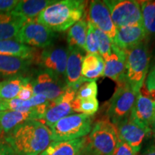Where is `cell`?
<instances>
[{"mask_svg": "<svg viewBox=\"0 0 155 155\" xmlns=\"http://www.w3.org/2000/svg\"><path fill=\"white\" fill-rule=\"evenodd\" d=\"M5 141L16 155H39L51 143V131L41 121L29 120L7 134Z\"/></svg>", "mask_w": 155, "mask_h": 155, "instance_id": "obj_1", "label": "cell"}, {"mask_svg": "<svg viewBox=\"0 0 155 155\" xmlns=\"http://www.w3.org/2000/svg\"><path fill=\"white\" fill-rule=\"evenodd\" d=\"M86 2L81 0L56 1L36 17V21L53 32H63L81 19L86 12Z\"/></svg>", "mask_w": 155, "mask_h": 155, "instance_id": "obj_2", "label": "cell"}, {"mask_svg": "<svg viewBox=\"0 0 155 155\" xmlns=\"http://www.w3.org/2000/svg\"><path fill=\"white\" fill-rule=\"evenodd\" d=\"M119 139L117 126L106 118L94 124L86 144L93 155H112Z\"/></svg>", "mask_w": 155, "mask_h": 155, "instance_id": "obj_3", "label": "cell"}, {"mask_svg": "<svg viewBox=\"0 0 155 155\" xmlns=\"http://www.w3.org/2000/svg\"><path fill=\"white\" fill-rule=\"evenodd\" d=\"M126 81L136 92H140L148 72L150 55L145 42L126 50Z\"/></svg>", "mask_w": 155, "mask_h": 155, "instance_id": "obj_4", "label": "cell"}, {"mask_svg": "<svg viewBox=\"0 0 155 155\" xmlns=\"http://www.w3.org/2000/svg\"><path fill=\"white\" fill-rule=\"evenodd\" d=\"M92 116L71 114L50 127L52 141H71L86 137L92 129Z\"/></svg>", "mask_w": 155, "mask_h": 155, "instance_id": "obj_5", "label": "cell"}, {"mask_svg": "<svg viewBox=\"0 0 155 155\" xmlns=\"http://www.w3.org/2000/svg\"><path fill=\"white\" fill-rule=\"evenodd\" d=\"M117 84L106 111L108 119L116 125L129 117L139 93L136 92L126 81Z\"/></svg>", "mask_w": 155, "mask_h": 155, "instance_id": "obj_6", "label": "cell"}, {"mask_svg": "<svg viewBox=\"0 0 155 155\" xmlns=\"http://www.w3.org/2000/svg\"><path fill=\"white\" fill-rule=\"evenodd\" d=\"M116 28L143 25L140 2L134 0L104 1Z\"/></svg>", "mask_w": 155, "mask_h": 155, "instance_id": "obj_7", "label": "cell"}, {"mask_svg": "<svg viewBox=\"0 0 155 155\" xmlns=\"http://www.w3.org/2000/svg\"><path fill=\"white\" fill-rule=\"evenodd\" d=\"M55 32L40 24L36 19L28 20L19 30L16 40L31 47L48 48L56 38Z\"/></svg>", "mask_w": 155, "mask_h": 155, "instance_id": "obj_8", "label": "cell"}, {"mask_svg": "<svg viewBox=\"0 0 155 155\" xmlns=\"http://www.w3.org/2000/svg\"><path fill=\"white\" fill-rule=\"evenodd\" d=\"M34 95H41L50 102L57 99L68 88L66 83H63L59 75L47 70L40 71L35 78L32 81Z\"/></svg>", "mask_w": 155, "mask_h": 155, "instance_id": "obj_9", "label": "cell"}, {"mask_svg": "<svg viewBox=\"0 0 155 155\" xmlns=\"http://www.w3.org/2000/svg\"><path fill=\"white\" fill-rule=\"evenodd\" d=\"M76 96V92L72 88L68 86L65 91L57 99L50 102L45 113L39 120L48 127L64 117L72 114V102Z\"/></svg>", "mask_w": 155, "mask_h": 155, "instance_id": "obj_10", "label": "cell"}, {"mask_svg": "<svg viewBox=\"0 0 155 155\" xmlns=\"http://www.w3.org/2000/svg\"><path fill=\"white\" fill-rule=\"evenodd\" d=\"M116 126L119 139L129 144L137 153L139 152L144 139L151 131L150 127L130 117Z\"/></svg>", "mask_w": 155, "mask_h": 155, "instance_id": "obj_11", "label": "cell"}, {"mask_svg": "<svg viewBox=\"0 0 155 155\" xmlns=\"http://www.w3.org/2000/svg\"><path fill=\"white\" fill-rule=\"evenodd\" d=\"M88 22L114 41L116 28L114 24L107 6L104 1L94 0L91 2L88 10Z\"/></svg>", "mask_w": 155, "mask_h": 155, "instance_id": "obj_12", "label": "cell"}, {"mask_svg": "<svg viewBox=\"0 0 155 155\" xmlns=\"http://www.w3.org/2000/svg\"><path fill=\"white\" fill-rule=\"evenodd\" d=\"M83 50L78 48H68L66 69L65 76V83L68 87L72 88L77 92L79 87L85 81L88 80L82 75V63L83 58Z\"/></svg>", "mask_w": 155, "mask_h": 155, "instance_id": "obj_13", "label": "cell"}, {"mask_svg": "<svg viewBox=\"0 0 155 155\" xmlns=\"http://www.w3.org/2000/svg\"><path fill=\"white\" fill-rule=\"evenodd\" d=\"M68 49L53 48L45 49L38 57L37 61L44 70L58 75H65L66 69Z\"/></svg>", "mask_w": 155, "mask_h": 155, "instance_id": "obj_14", "label": "cell"}, {"mask_svg": "<svg viewBox=\"0 0 155 155\" xmlns=\"http://www.w3.org/2000/svg\"><path fill=\"white\" fill-rule=\"evenodd\" d=\"M117 83L126 81V53L113 43L111 53L104 61V75Z\"/></svg>", "mask_w": 155, "mask_h": 155, "instance_id": "obj_15", "label": "cell"}, {"mask_svg": "<svg viewBox=\"0 0 155 155\" xmlns=\"http://www.w3.org/2000/svg\"><path fill=\"white\" fill-rule=\"evenodd\" d=\"M147 36L143 25L116 28L113 43L121 50L126 51L144 42Z\"/></svg>", "mask_w": 155, "mask_h": 155, "instance_id": "obj_16", "label": "cell"}, {"mask_svg": "<svg viewBox=\"0 0 155 155\" xmlns=\"http://www.w3.org/2000/svg\"><path fill=\"white\" fill-rule=\"evenodd\" d=\"M129 117L150 127L155 118V101L139 92Z\"/></svg>", "mask_w": 155, "mask_h": 155, "instance_id": "obj_17", "label": "cell"}, {"mask_svg": "<svg viewBox=\"0 0 155 155\" xmlns=\"http://www.w3.org/2000/svg\"><path fill=\"white\" fill-rule=\"evenodd\" d=\"M28 21L24 17L13 12H0V40L16 38L23 25Z\"/></svg>", "mask_w": 155, "mask_h": 155, "instance_id": "obj_18", "label": "cell"}, {"mask_svg": "<svg viewBox=\"0 0 155 155\" xmlns=\"http://www.w3.org/2000/svg\"><path fill=\"white\" fill-rule=\"evenodd\" d=\"M87 137L71 141H51L39 155H78L86 144Z\"/></svg>", "mask_w": 155, "mask_h": 155, "instance_id": "obj_19", "label": "cell"}, {"mask_svg": "<svg viewBox=\"0 0 155 155\" xmlns=\"http://www.w3.org/2000/svg\"><path fill=\"white\" fill-rule=\"evenodd\" d=\"M31 60L0 55V75L14 77L23 75L32 64Z\"/></svg>", "mask_w": 155, "mask_h": 155, "instance_id": "obj_20", "label": "cell"}, {"mask_svg": "<svg viewBox=\"0 0 155 155\" xmlns=\"http://www.w3.org/2000/svg\"><path fill=\"white\" fill-rule=\"evenodd\" d=\"M0 55L13 56L23 59L36 60V51L33 48L21 43L14 39L0 40Z\"/></svg>", "mask_w": 155, "mask_h": 155, "instance_id": "obj_21", "label": "cell"}, {"mask_svg": "<svg viewBox=\"0 0 155 155\" xmlns=\"http://www.w3.org/2000/svg\"><path fill=\"white\" fill-rule=\"evenodd\" d=\"M55 2L53 0H22L19 1L12 12L28 20L35 19L46 7Z\"/></svg>", "mask_w": 155, "mask_h": 155, "instance_id": "obj_22", "label": "cell"}, {"mask_svg": "<svg viewBox=\"0 0 155 155\" xmlns=\"http://www.w3.org/2000/svg\"><path fill=\"white\" fill-rule=\"evenodd\" d=\"M29 120H38V116L33 113L6 110L0 115V130L7 134L17 126Z\"/></svg>", "mask_w": 155, "mask_h": 155, "instance_id": "obj_23", "label": "cell"}, {"mask_svg": "<svg viewBox=\"0 0 155 155\" xmlns=\"http://www.w3.org/2000/svg\"><path fill=\"white\" fill-rule=\"evenodd\" d=\"M31 80L23 75L8 78L0 82V101H7L16 98L22 86Z\"/></svg>", "mask_w": 155, "mask_h": 155, "instance_id": "obj_24", "label": "cell"}, {"mask_svg": "<svg viewBox=\"0 0 155 155\" xmlns=\"http://www.w3.org/2000/svg\"><path fill=\"white\" fill-rule=\"evenodd\" d=\"M104 61L100 55L88 54L84 56L82 63V75L88 80L96 79L104 75Z\"/></svg>", "mask_w": 155, "mask_h": 155, "instance_id": "obj_25", "label": "cell"}, {"mask_svg": "<svg viewBox=\"0 0 155 155\" xmlns=\"http://www.w3.org/2000/svg\"><path fill=\"white\" fill-rule=\"evenodd\" d=\"M88 31V21L81 19L70 28L67 34L68 48H78L86 49V39Z\"/></svg>", "mask_w": 155, "mask_h": 155, "instance_id": "obj_26", "label": "cell"}, {"mask_svg": "<svg viewBox=\"0 0 155 155\" xmlns=\"http://www.w3.org/2000/svg\"><path fill=\"white\" fill-rule=\"evenodd\" d=\"M142 24L147 35H155V1H140Z\"/></svg>", "mask_w": 155, "mask_h": 155, "instance_id": "obj_27", "label": "cell"}, {"mask_svg": "<svg viewBox=\"0 0 155 155\" xmlns=\"http://www.w3.org/2000/svg\"><path fill=\"white\" fill-rule=\"evenodd\" d=\"M98 101L97 98H88L81 99L75 96L72 102L73 112L86 114L88 116H93L98 110Z\"/></svg>", "mask_w": 155, "mask_h": 155, "instance_id": "obj_28", "label": "cell"}, {"mask_svg": "<svg viewBox=\"0 0 155 155\" xmlns=\"http://www.w3.org/2000/svg\"><path fill=\"white\" fill-rule=\"evenodd\" d=\"M94 30L96 35L97 42H98V53H99L101 57L103 58L104 61H105L111 53L113 41L105 33H104L95 26Z\"/></svg>", "mask_w": 155, "mask_h": 155, "instance_id": "obj_29", "label": "cell"}, {"mask_svg": "<svg viewBox=\"0 0 155 155\" xmlns=\"http://www.w3.org/2000/svg\"><path fill=\"white\" fill-rule=\"evenodd\" d=\"M98 94V86L96 81H85L79 87L76 92V97L81 99L96 98Z\"/></svg>", "mask_w": 155, "mask_h": 155, "instance_id": "obj_30", "label": "cell"}, {"mask_svg": "<svg viewBox=\"0 0 155 155\" xmlns=\"http://www.w3.org/2000/svg\"><path fill=\"white\" fill-rule=\"evenodd\" d=\"M85 51L89 54H98V42H97V38L96 33H95L94 26L90 22L88 21V31H87V35L86 39V49Z\"/></svg>", "mask_w": 155, "mask_h": 155, "instance_id": "obj_31", "label": "cell"}, {"mask_svg": "<svg viewBox=\"0 0 155 155\" xmlns=\"http://www.w3.org/2000/svg\"><path fill=\"white\" fill-rule=\"evenodd\" d=\"M112 155H137V153L129 144L119 139Z\"/></svg>", "mask_w": 155, "mask_h": 155, "instance_id": "obj_32", "label": "cell"}, {"mask_svg": "<svg viewBox=\"0 0 155 155\" xmlns=\"http://www.w3.org/2000/svg\"><path fill=\"white\" fill-rule=\"evenodd\" d=\"M33 96V88H32V80H30L22 86V89L20 90V91H19L18 96H17L16 98H18V99L22 101H28Z\"/></svg>", "mask_w": 155, "mask_h": 155, "instance_id": "obj_33", "label": "cell"}, {"mask_svg": "<svg viewBox=\"0 0 155 155\" xmlns=\"http://www.w3.org/2000/svg\"><path fill=\"white\" fill-rule=\"evenodd\" d=\"M18 2L17 0H0V12H10Z\"/></svg>", "mask_w": 155, "mask_h": 155, "instance_id": "obj_34", "label": "cell"}, {"mask_svg": "<svg viewBox=\"0 0 155 155\" xmlns=\"http://www.w3.org/2000/svg\"><path fill=\"white\" fill-rule=\"evenodd\" d=\"M146 86L148 91H155V65L152 68L147 76Z\"/></svg>", "mask_w": 155, "mask_h": 155, "instance_id": "obj_35", "label": "cell"}, {"mask_svg": "<svg viewBox=\"0 0 155 155\" xmlns=\"http://www.w3.org/2000/svg\"><path fill=\"white\" fill-rule=\"evenodd\" d=\"M0 155H16V154L5 141L0 140Z\"/></svg>", "mask_w": 155, "mask_h": 155, "instance_id": "obj_36", "label": "cell"}, {"mask_svg": "<svg viewBox=\"0 0 155 155\" xmlns=\"http://www.w3.org/2000/svg\"><path fill=\"white\" fill-rule=\"evenodd\" d=\"M78 155H93V154H91L90 150H89L88 146H87V144H86V145H85L84 147L82 149V150L81 151V152L79 153Z\"/></svg>", "mask_w": 155, "mask_h": 155, "instance_id": "obj_37", "label": "cell"}, {"mask_svg": "<svg viewBox=\"0 0 155 155\" xmlns=\"http://www.w3.org/2000/svg\"><path fill=\"white\" fill-rule=\"evenodd\" d=\"M6 110L7 109L6 108L5 104H4V102L2 101H0V115H1L4 111H6Z\"/></svg>", "mask_w": 155, "mask_h": 155, "instance_id": "obj_38", "label": "cell"}, {"mask_svg": "<svg viewBox=\"0 0 155 155\" xmlns=\"http://www.w3.org/2000/svg\"><path fill=\"white\" fill-rule=\"evenodd\" d=\"M142 155H155V149H150L145 152Z\"/></svg>", "mask_w": 155, "mask_h": 155, "instance_id": "obj_39", "label": "cell"}, {"mask_svg": "<svg viewBox=\"0 0 155 155\" xmlns=\"http://www.w3.org/2000/svg\"><path fill=\"white\" fill-rule=\"evenodd\" d=\"M150 127L151 130H152L153 132L154 133V134H155V118L154 119V120H153V121H152V124H151V125H150Z\"/></svg>", "mask_w": 155, "mask_h": 155, "instance_id": "obj_40", "label": "cell"}, {"mask_svg": "<svg viewBox=\"0 0 155 155\" xmlns=\"http://www.w3.org/2000/svg\"><path fill=\"white\" fill-rule=\"evenodd\" d=\"M149 93L151 94V96H152V98H154V101H155V91H149Z\"/></svg>", "mask_w": 155, "mask_h": 155, "instance_id": "obj_41", "label": "cell"}, {"mask_svg": "<svg viewBox=\"0 0 155 155\" xmlns=\"http://www.w3.org/2000/svg\"><path fill=\"white\" fill-rule=\"evenodd\" d=\"M1 134H2V131L0 130V135H1Z\"/></svg>", "mask_w": 155, "mask_h": 155, "instance_id": "obj_42", "label": "cell"}]
</instances>
